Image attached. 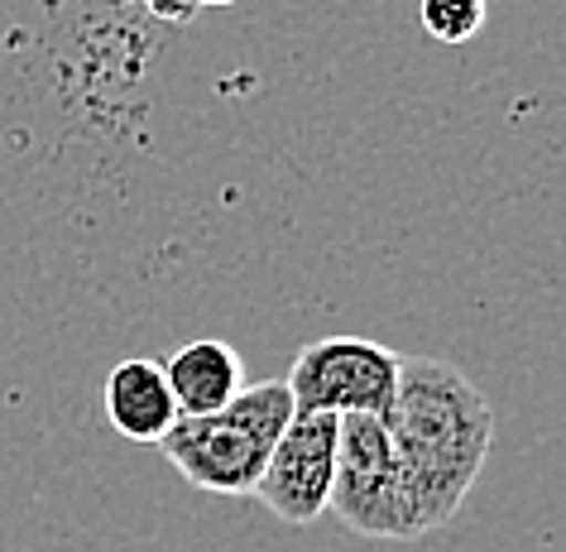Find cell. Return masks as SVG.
<instances>
[{
    "label": "cell",
    "instance_id": "6da1fadb",
    "mask_svg": "<svg viewBox=\"0 0 566 552\" xmlns=\"http://www.w3.org/2000/svg\"><path fill=\"white\" fill-rule=\"evenodd\" d=\"M394 457L403 466L413 494L418 529L432 533L451 523L485 471L494 442V408L475 389V379L451 361L403 356L399 389L385 414Z\"/></svg>",
    "mask_w": 566,
    "mask_h": 552
},
{
    "label": "cell",
    "instance_id": "7a4b0ae2",
    "mask_svg": "<svg viewBox=\"0 0 566 552\" xmlns=\"http://www.w3.org/2000/svg\"><path fill=\"white\" fill-rule=\"evenodd\" d=\"M293 394L283 379H260L245 385L226 408L217 414H197V418H178L174 428L159 437L168 466L192 480L197 490L211 494H254L260 471L274 451L279 433L289 428Z\"/></svg>",
    "mask_w": 566,
    "mask_h": 552
},
{
    "label": "cell",
    "instance_id": "3957f363",
    "mask_svg": "<svg viewBox=\"0 0 566 552\" xmlns=\"http://www.w3.org/2000/svg\"><path fill=\"white\" fill-rule=\"evenodd\" d=\"M327 509L360 538H394V543L422 538L403 466L394 457L389 428L379 414L336 418V476Z\"/></svg>",
    "mask_w": 566,
    "mask_h": 552
},
{
    "label": "cell",
    "instance_id": "277c9868",
    "mask_svg": "<svg viewBox=\"0 0 566 552\" xmlns=\"http://www.w3.org/2000/svg\"><path fill=\"white\" fill-rule=\"evenodd\" d=\"M399 351L370 336H317L298 351L283 385L298 414H389L399 389Z\"/></svg>",
    "mask_w": 566,
    "mask_h": 552
},
{
    "label": "cell",
    "instance_id": "5b68a950",
    "mask_svg": "<svg viewBox=\"0 0 566 552\" xmlns=\"http://www.w3.org/2000/svg\"><path fill=\"white\" fill-rule=\"evenodd\" d=\"M336 476V414H293L269 451L254 494L264 509L293 529L322 519Z\"/></svg>",
    "mask_w": 566,
    "mask_h": 552
},
{
    "label": "cell",
    "instance_id": "8992f818",
    "mask_svg": "<svg viewBox=\"0 0 566 552\" xmlns=\"http://www.w3.org/2000/svg\"><path fill=\"white\" fill-rule=\"evenodd\" d=\"M106 418L125 442H154L178 423V404L168 394L164 361L130 356L120 365H111L106 375Z\"/></svg>",
    "mask_w": 566,
    "mask_h": 552
},
{
    "label": "cell",
    "instance_id": "52a82bcc",
    "mask_svg": "<svg viewBox=\"0 0 566 552\" xmlns=\"http://www.w3.org/2000/svg\"><path fill=\"white\" fill-rule=\"evenodd\" d=\"M164 375H168V394L178 404V418L217 414V408H226L245 389V365L217 336H197V342L178 346L164 361Z\"/></svg>",
    "mask_w": 566,
    "mask_h": 552
},
{
    "label": "cell",
    "instance_id": "ba28073f",
    "mask_svg": "<svg viewBox=\"0 0 566 552\" xmlns=\"http://www.w3.org/2000/svg\"><path fill=\"white\" fill-rule=\"evenodd\" d=\"M418 20L437 44H471L485 30V0H422Z\"/></svg>",
    "mask_w": 566,
    "mask_h": 552
},
{
    "label": "cell",
    "instance_id": "9c48e42d",
    "mask_svg": "<svg viewBox=\"0 0 566 552\" xmlns=\"http://www.w3.org/2000/svg\"><path fill=\"white\" fill-rule=\"evenodd\" d=\"M145 10H149V15L159 20V24H188L202 6H197V0H145Z\"/></svg>",
    "mask_w": 566,
    "mask_h": 552
},
{
    "label": "cell",
    "instance_id": "30bf717a",
    "mask_svg": "<svg viewBox=\"0 0 566 552\" xmlns=\"http://www.w3.org/2000/svg\"><path fill=\"white\" fill-rule=\"evenodd\" d=\"M197 6H235V0H197Z\"/></svg>",
    "mask_w": 566,
    "mask_h": 552
}]
</instances>
